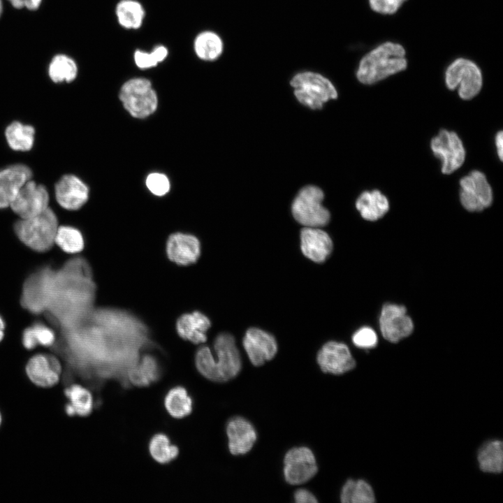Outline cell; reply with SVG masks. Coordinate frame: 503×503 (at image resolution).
<instances>
[{"instance_id":"ee69618b","label":"cell","mask_w":503,"mask_h":503,"mask_svg":"<svg viewBox=\"0 0 503 503\" xmlns=\"http://www.w3.org/2000/svg\"><path fill=\"white\" fill-rule=\"evenodd\" d=\"M1 422H2V416H1V413H0V426H1Z\"/></svg>"},{"instance_id":"b9f144b4","label":"cell","mask_w":503,"mask_h":503,"mask_svg":"<svg viewBox=\"0 0 503 503\" xmlns=\"http://www.w3.org/2000/svg\"><path fill=\"white\" fill-rule=\"evenodd\" d=\"M4 329H5V323H4V321H3V319H2L1 316H0V342H1V341L2 340V339L3 338V336H4Z\"/></svg>"},{"instance_id":"7a4b0ae2","label":"cell","mask_w":503,"mask_h":503,"mask_svg":"<svg viewBox=\"0 0 503 503\" xmlns=\"http://www.w3.org/2000/svg\"><path fill=\"white\" fill-rule=\"evenodd\" d=\"M407 67L406 52L402 45L391 41L383 43L360 59L356 77L365 85L378 82Z\"/></svg>"},{"instance_id":"484cf974","label":"cell","mask_w":503,"mask_h":503,"mask_svg":"<svg viewBox=\"0 0 503 503\" xmlns=\"http://www.w3.org/2000/svg\"><path fill=\"white\" fill-rule=\"evenodd\" d=\"M115 12L119 24L126 29L140 28L145 17V10L137 0H120Z\"/></svg>"},{"instance_id":"d6a6232c","label":"cell","mask_w":503,"mask_h":503,"mask_svg":"<svg viewBox=\"0 0 503 503\" xmlns=\"http://www.w3.org/2000/svg\"><path fill=\"white\" fill-rule=\"evenodd\" d=\"M54 341V331L41 323L28 327L22 333V344L28 350L34 349L37 345L50 347Z\"/></svg>"},{"instance_id":"cb8c5ba5","label":"cell","mask_w":503,"mask_h":503,"mask_svg":"<svg viewBox=\"0 0 503 503\" xmlns=\"http://www.w3.org/2000/svg\"><path fill=\"white\" fill-rule=\"evenodd\" d=\"M163 406L172 418L182 419L191 414L194 401L184 386H176L169 389L166 393L163 398Z\"/></svg>"},{"instance_id":"d6986e66","label":"cell","mask_w":503,"mask_h":503,"mask_svg":"<svg viewBox=\"0 0 503 503\" xmlns=\"http://www.w3.org/2000/svg\"><path fill=\"white\" fill-rule=\"evenodd\" d=\"M300 247L303 254L312 261L322 263L333 249L328 234L319 228L305 227L300 233Z\"/></svg>"},{"instance_id":"d4e9b609","label":"cell","mask_w":503,"mask_h":503,"mask_svg":"<svg viewBox=\"0 0 503 503\" xmlns=\"http://www.w3.org/2000/svg\"><path fill=\"white\" fill-rule=\"evenodd\" d=\"M193 48L198 59L205 61H214L222 54L224 42L217 33L206 30L196 35Z\"/></svg>"},{"instance_id":"ab89813d","label":"cell","mask_w":503,"mask_h":503,"mask_svg":"<svg viewBox=\"0 0 503 503\" xmlns=\"http://www.w3.org/2000/svg\"><path fill=\"white\" fill-rule=\"evenodd\" d=\"M16 8H27L34 10L38 8L42 0H8Z\"/></svg>"},{"instance_id":"836d02e7","label":"cell","mask_w":503,"mask_h":503,"mask_svg":"<svg viewBox=\"0 0 503 503\" xmlns=\"http://www.w3.org/2000/svg\"><path fill=\"white\" fill-rule=\"evenodd\" d=\"M54 243L64 252L69 254L78 253L85 246L84 238L81 232L69 226L58 227Z\"/></svg>"},{"instance_id":"60d3db41","label":"cell","mask_w":503,"mask_h":503,"mask_svg":"<svg viewBox=\"0 0 503 503\" xmlns=\"http://www.w3.org/2000/svg\"><path fill=\"white\" fill-rule=\"evenodd\" d=\"M498 157L502 161L503 156V133L502 131L497 133L495 138Z\"/></svg>"},{"instance_id":"5bb4252c","label":"cell","mask_w":503,"mask_h":503,"mask_svg":"<svg viewBox=\"0 0 503 503\" xmlns=\"http://www.w3.org/2000/svg\"><path fill=\"white\" fill-rule=\"evenodd\" d=\"M317 362L326 373L342 374L354 368L356 362L349 347L344 343L330 341L319 350Z\"/></svg>"},{"instance_id":"8d00e7d4","label":"cell","mask_w":503,"mask_h":503,"mask_svg":"<svg viewBox=\"0 0 503 503\" xmlns=\"http://www.w3.org/2000/svg\"><path fill=\"white\" fill-rule=\"evenodd\" d=\"M352 341L357 347L369 349L377 346L378 337L372 328L364 326L356 331L352 336Z\"/></svg>"},{"instance_id":"83f0119b","label":"cell","mask_w":503,"mask_h":503,"mask_svg":"<svg viewBox=\"0 0 503 503\" xmlns=\"http://www.w3.org/2000/svg\"><path fill=\"white\" fill-rule=\"evenodd\" d=\"M67 402L73 409L74 415L81 417L89 416L94 407V398L89 389L82 385L74 384L64 390Z\"/></svg>"},{"instance_id":"9c48e42d","label":"cell","mask_w":503,"mask_h":503,"mask_svg":"<svg viewBox=\"0 0 503 503\" xmlns=\"http://www.w3.org/2000/svg\"><path fill=\"white\" fill-rule=\"evenodd\" d=\"M431 150L442 161V172L451 174L464 163L465 150L459 136L454 132L442 129L430 142Z\"/></svg>"},{"instance_id":"d590c367","label":"cell","mask_w":503,"mask_h":503,"mask_svg":"<svg viewBox=\"0 0 503 503\" xmlns=\"http://www.w3.org/2000/svg\"><path fill=\"white\" fill-rule=\"evenodd\" d=\"M145 184L150 191L155 196H162L170 190L168 177L160 173H152L147 175Z\"/></svg>"},{"instance_id":"7bdbcfd3","label":"cell","mask_w":503,"mask_h":503,"mask_svg":"<svg viewBox=\"0 0 503 503\" xmlns=\"http://www.w3.org/2000/svg\"><path fill=\"white\" fill-rule=\"evenodd\" d=\"M1 12H2V3H1V1L0 0V15H1Z\"/></svg>"},{"instance_id":"7402d4cb","label":"cell","mask_w":503,"mask_h":503,"mask_svg":"<svg viewBox=\"0 0 503 503\" xmlns=\"http://www.w3.org/2000/svg\"><path fill=\"white\" fill-rule=\"evenodd\" d=\"M211 326L208 317L203 313L194 311L181 315L176 322L178 335L193 344L204 343L207 340V332Z\"/></svg>"},{"instance_id":"4316f807","label":"cell","mask_w":503,"mask_h":503,"mask_svg":"<svg viewBox=\"0 0 503 503\" xmlns=\"http://www.w3.org/2000/svg\"><path fill=\"white\" fill-rule=\"evenodd\" d=\"M480 469L487 473H500L503 469V445L500 440L486 443L479 450Z\"/></svg>"},{"instance_id":"9a60e30c","label":"cell","mask_w":503,"mask_h":503,"mask_svg":"<svg viewBox=\"0 0 503 503\" xmlns=\"http://www.w3.org/2000/svg\"><path fill=\"white\" fill-rule=\"evenodd\" d=\"M242 344L251 363L255 366L262 365L272 359L277 351L275 337L257 328L247 330Z\"/></svg>"},{"instance_id":"7c38bea8","label":"cell","mask_w":503,"mask_h":503,"mask_svg":"<svg viewBox=\"0 0 503 503\" xmlns=\"http://www.w3.org/2000/svg\"><path fill=\"white\" fill-rule=\"evenodd\" d=\"M284 478L292 485L302 484L308 481L318 470L312 451L304 446L289 450L284 457Z\"/></svg>"},{"instance_id":"2e32d148","label":"cell","mask_w":503,"mask_h":503,"mask_svg":"<svg viewBox=\"0 0 503 503\" xmlns=\"http://www.w3.org/2000/svg\"><path fill=\"white\" fill-rule=\"evenodd\" d=\"M166 252L172 262L178 265L187 266L196 263L199 258L201 243L192 234L177 232L168 237Z\"/></svg>"},{"instance_id":"30bf717a","label":"cell","mask_w":503,"mask_h":503,"mask_svg":"<svg viewBox=\"0 0 503 503\" xmlns=\"http://www.w3.org/2000/svg\"><path fill=\"white\" fill-rule=\"evenodd\" d=\"M379 328L385 340L397 343L412 333L414 323L404 306L386 303L381 311Z\"/></svg>"},{"instance_id":"ac0fdd59","label":"cell","mask_w":503,"mask_h":503,"mask_svg":"<svg viewBox=\"0 0 503 503\" xmlns=\"http://www.w3.org/2000/svg\"><path fill=\"white\" fill-rule=\"evenodd\" d=\"M31 177V169L22 163L0 169V208L9 207L20 189Z\"/></svg>"},{"instance_id":"ffe728a7","label":"cell","mask_w":503,"mask_h":503,"mask_svg":"<svg viewBox=\"0 0 503 503\" xmlns=\"http://www.w3.org/2000/svg\"><path fill=\"white\" fill-rule=\"evenodd\" d=\"M228 449L238 455L249 452L256 440V432L250 422L242 417H234L226 425Z\"/></svg>"},{"instance_id":"44dd1931","label":"cell","mask_w":503,"mask_h":503,"mask_svg":"<svg viewBox=\"0 0 503 503\" xmlns=\"http://www.w3.org/2000/svg\"><path fill=\"white\" fill-rule=\"evenodd\" d=\"M162 376V367L159 359L152 353L143 354L128 370V386L146 387L156 383Z\"/></svg>"},{"instance_id":"74e56055","label":"cell","mask_w":503,"mask_h":503,"mask_svg":"<svg viewBox=\"0 0 503 503\" xmlns=\"http://www.w3.org/2000/svg\"><path fill=\"white\" fill-rule=\"evenodd\" d=\"M407 0H368L371 9L379 14L395 13Z\"/></svg>"},{"instance_id":"e0dca14e","label":"cell","mask_w":503,"mask_h":503,"mask_svg":"<svg viewBox=\"0 0 503 503\" xmlns=\"http://www.w3.org/2000/svg\"><path fill=\"white\" fill-rule=\"evenodd\" d=\"M55 197L61 207L68 210L80 209L89 198V188L79 177L68 174L55 184Z\"/></svg>"},{"instance_id":"52a82bcc","label":"cell","mask_w":503,"mask_h":503,"mask_svg":"<svg viewBox=\"0 0 503 503\" xmlns=\"http://www.w3.org/2000/svg\"><path fill=\"white\" fill-rule=\"evenodd\" d=\"M445 84L450 90L458 89L459 96L469 100L476 96L483 85L481 69L472 61L458 58L445 71Z\"/></svg>"},{"instance_id":"f35d334b","label":"cell","mask_w":503,"mask_h":503,"mask_svg":"<svg viewBox=\"0 0 503 503\" xmlns=\"http://www.w3.org/2000/svg\"><path fill=\"white\" fill-rule=\"evenodd\" d=\"M294 499L297 503H316L317 500L312 493L305 489H299L294 494Z\"/></svg>"},{"instance_id":"ba28073f","label":"cell","mask_w":503,"mask_h":503,"mask_svg":"<svg viewBox=\"0 0 503 503\" xmlns=\"http://www.w3.org/2000/svg\"><path fill=\"white\" fill-rule=\"evenodd\" d=\"M460 201L469 212H480L493 202V191L485 175L472 170L460 180Z\"/></svg>"},{"instance_id":"8fae6325","label":"cell","mask_w":503,"mask_h":503,"mask_svg":"<svg viewBox=\"0 0 503 503\" xmlns=\"http://www.w3.org/2000/svg\"><path fill=\"white\" fill-rule=\"evenodd\" d=\"M48 204L46 188L29 180L20 189L9 207L21 219H24L41 213L49 207Z\"/></svg>"},{"instance_id":"e575fe53","label":"cell","mask_w":503,"mask_h":503,"mask_svg":"<svg viewBox=\"0 0 503 503\" xmlns=\"http://www.w3.org/2000/svg\"><path fill=\"white\" fill-rule=\"evenodd\" d=\"M168 56V50L163 45H156L151 52L136 50L133 53V61L140 69H148L158 66Z\"/></svg>"},{"instance_id":"277c9868","label":"cell","mask_w":503,"mask_h":503,"mask_svg":"<svg viewBox=\"0 0 503 503\" xmlns=\"http://www.w3.org/2000/svg\"><path fill=\"white\" fill-rule=\"evenodd\" d=\"M291 85L294 88V94L299 102L312 109H320L324 103L337 97L332 82L317 73H297L291 80Z\"/></svg>"},{"instance_id":"f546056e","label":"cell","mask_w":503,"mask_h":503,"mask_svg":"<svg viewBox=\"0 0 503 503\" xmlns=\"http://www.w3.org/2000/svg\"><path fill=\"white\" fill-rule=\"evenodd\" d=\"M148 451L152 458L162 465L173 461L180 453L179 448L172 444L169 437L163 433H157L151 437Z\"/></svg>"},{"instance_id":"603a6c76","label":"cell","mask_w":503,"mask_h":503,"mask_svg":"<svg viewBox=\"0 0 503 503\" xmlns=\"http://www.w3.org/2000/svg\"><path fill=\"white\" fill-rule=\"evenodd\" d=\"M356 207L364 219L374 221L386 214L389 203L385 195L375 189L363 192L356 200Z\"/></svg>"},{"instance_id":"5b68a950","label":"cell","mask_w":503,"mask_h":503,"mask_svg":"<svg viewBox=\"0 0 503 503\" xmlns=\"http://www.w3.org/2000/svg\"><path fill=\"white\" fill-rule=\"evenodd\" d=\"M119 98L124 108L136 118H145L155 112L158 97L150 80L138 77L126 81Z\"/></svg>"},{"instance_id":"f1b7e54d","label":"cell","mask_w":503,"mask_h":503,"mask_svg":"<svg viewBox=\"0 0 503 503\" xmlns=\"http://www.w3.org/2000/svg\"><path fill=\"white\" fill-rule=\"evenodd\" d=\"M34 128L19 122L10 123L6 129L5 136L8 145L16 151H28L34 142Z\"/></svg>"},{"instance_id":"3957f363","label":"cell","mask_w":503,"mask_h":503,"mask_svg":"<svg viewBox=\"0 0 503 503\" xmlns=\"http://www.w3.org/2000/svg\"><path fill=\"white\" fill-rule=\"evenodd\" d=\"M58 227L57 216L48 207L40 214L17 221L14 229L25 245L36 252H46L54 244Z\"/></svg>"},{"instance_id":"6da1fadb","label":"cell","mask_w":503,"mask_h":503,"mask_svg":"<svg viewBox=\"0 0 503 503\" xmlns=\"http://www.w3.org/2000/svg\"><path fill=\"white\" fill-rule=\"evenodd\" d=\"M216 357L207 346L200 347L194 363L198 372L205 379L225 382L236 377L241 370V358L233 335L222 333L214 342Z\"/></svg>"},{"instance_id":"8992f818","label":"cell","mask_w":503,"mask_h":503,"mask_svg":"<svg viewBox=\"0 0 503 503\" xmlns=\"http://www.w3.org/2000/svg\"><path fill=\"white\" fill-rule=\"evenodd\" d=\"M322 190L315 186L302 188L292 204V214L295 219L305 227L319 228L330 220V213L321 204Z\"/></svg>"},{"instance_id":"4fadbf2b","label":"cell","mask_w":503,"mask_h":503,"mask_svg":"<svg viewBox=\"0 0 503 503\" xmlns=\"http://www.w3.org/2000/svg\"><path fill=\"white\" fill-rule=\"evenodd\" d=\"M25 372L34 385L46 388L59 383L62 367L55 356L38 353L29 358L25 366Z\"/></svg>"},{"instance_id":"4dcf8cb0","label":"cell","mask_w":503,"mask_h":503,"mask_svg":"<svg viewBox=\"0 0 503 503\" xmlns=\"http://www.w3.org/2000/svg\"><path fill=\"white\" fill-rule=\"evenodd\" d=\"M340 500L343 503H373L375 496L365 481L349 479L342 489Z\"/></svg>"},{"instance_id":"1f68e13d","label":"cell","mask_w":503,"mask_h":503,"mask_svg":"<svg viewBox=\"0 0 503 503\" xmlns=\"http://www.w3.org/2000/svg\"><path fill=\"white\" fill-rule=\"evenodd\" d=\"M48 74L54 82H71L78 74V66L73 59L64 54L56 55L51 61Z\"/></svg>"}]
</instances>
